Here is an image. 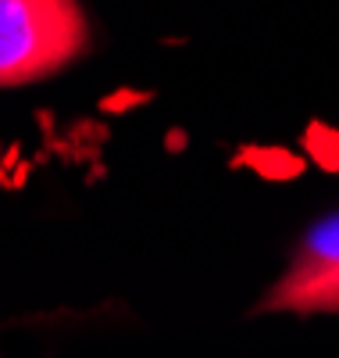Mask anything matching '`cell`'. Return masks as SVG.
Returning <instances> with one entry per match:
<instances>
[{"instance_id": "cell-1", "label": "cell", "mask_w": 339, "mask_h": 358, "mask_svg": "<svg viewBox=\"0 0 339 358\" xmlns=\"http://www.w3.org/2000/svg\"><path fill=\"white\" fill-rule=\"evenodd\" d=\"M89 50L79 0H0V90L65 72Z\"/></svg>"}, {"instance_id": "cell-2", "label": "cell", "mask_w": 339, "mask_h": 358, "mask_svg": "<svg viewBox=\"0 0 339 358\" xmlns=\"http://www.w3.org/2000/svg\"><path fill=\"white\" fill-rule=\"evenodd\" d=\"M257 312H339V215L303 236L286 276L261 297Z\"/></svg>"}]
</instances>
